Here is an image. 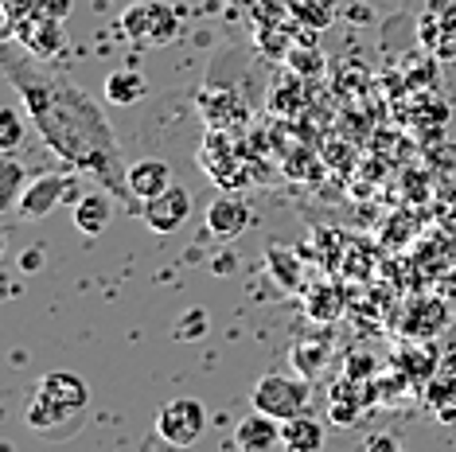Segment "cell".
I'll return each instance as SVG.
<instances>
[{
    "label": "cell",
    "instance_id": "obj_1",
    "mask_svg": "<svg viewBox=\"0 0 456 452\" xmlns=\"http://www.w3.org/2000/svg\"><path fill=\"white\" fill-rule=\"evenodd\" d=\"M4 75L16 86V94L24 98L28 117L44 137V145L75 172H90L113 199H126L129 168L94 98L70 78L55 75L47 63L32 59L28 51H20L16 39L4 44Z\"/></svg>",
    "mask_w": 456,
    "mask_h": 452
},
{
    "label": "cell",
    "instance_id": "obj_2",
    "mask_svg": "<svg viewBox=\"0 0 456 452\" xmlns=\"http://www.w3.org/2000/svg\"><path fill=\"white\" fill-rule=\"evenodd\" d=\"M86 406H90L86 383L70 371H55L39 383L36 398L28 402V429H36V433H63L67 421L82 417Z\"/></svg>",
    "mask_w": 456,
    "mask_h": 452
},
{
    "label": "cell",
    "instance_id": "obj_3",
    "mask_svg": "<svg viewBox=\"0 0 456 452\" xmlns=\"http://www.w3.org/2000/svg\"><path fill=\"white\" fill-rule=\"evenodd\" d=\"M308 398H313V386H308L305 375H262L250 390L254 409H262L277 421L308 414Z\"/></svg>",
    "mask_w": 456,
    "mask_h": 452
},
{
    "label": "cell",
    "instance_id": "obj_4",
    "mask_svg": "<svg viewBox=\"0 0 456 452\" xmlns=\"http://www.w3.org/2000/svg\"><path fill=\"white\" fill-rule=\"evenodd\" d=\"M418 39L441 63L456 59V0H425L418 20Z\"/></svg>",
    "mask_w": 456,
    "mask_h": 452
},
{
    "label": "cell",
    "instance_id": "obj_5",
    "mask_svg": "<svg viewBox=\"0 0 456 452\" xmlns=\"http://www.w3.org/2000/svg\"><path fill=\"white\" fill-rule=\"evenodd\" d=\"M207 429V409L200 398H172L157 414V433L175 448H191Z\"/></svg>",
    "mask_w": 456,
    "mask_h": 452
},
{
    "label": "cell",
    "instance_id": "obj_6",
    "mask_svg": "<svg viewBox=\"0 0 456 452\" xmlns=\"http://www.w3.org/2000/svg\"><path fill=\"white\" fill-rule=\"evenodd\" d=\"M8 39H16V44L24 47L28 55L39 59V63H51V59H59L67 51V28H63V20H47V16L24 20V24H20Z\"/></svg>",
    "mask_w": 456,
    "mask_h": 452
},
{
    "label": "cell",
    "instance_id": "obj_7",
    "mask_svg": "<svg viewBox=\"0 0 456 452\" xmlns=\"http://www.w3.org/2000/svg\"><path fill=\"white\" fill-rule=\"evenodd\" d=\"M141 219H144V226H149L152 234H175L183 222L191 219V191L180 188V183H172L168 191H160L157 199L144 203Z\"/></svg>",
    "mask_w": 456,
    "mask_h": 452
},
{
    "label": "cell",
    "instance_id": "obj_8",
    "mask_svg": "<svg viewBox=\"0 0 456 452\" xmlns=\"http://www.w3.org/2000/svg\"><path fill=\"white\" fill-rule=\"evenodd\" d=\"M63 195H75V180L63 176V172H44V176L28 180L24 195H20V214L24 219H39L51 207H59Z\"/></svg>",
    "mask_w": 456,
    "mask_h": 452
},
{
    "label": "cell",
    "instance_id": "obj_9",
    "mask_svg": "<svg viewBox=\"0 0 456 452\" xmlns=\"http://www.w3.org/2000/svg\"><path fill=\"white\" fill-rule=\"evenodd\" d=\"M281 440V421L262 414V409H254V414H246L242 421L234 425V448H246V452H269Z\"/></svg>",
    "mask_w": 456,
    "mask_h": 452
},
{
    "label": "cell",
    "instance_id": "obj_10",
    "mask_svg": "<svg viewBox=\"0 0 456 452\" xmlns=\"http://www.w3.org/2000/svg\"><path fill=\"white\" fill-rule=\"evenodd\" d=\"M172 188V168L164 160H137L129 164V195L137 199V211L149 199H157L160 191Z\"/></svg>",
    "mask_w": 456,
    "mask_h": 452
},
{
    "label": "cell",
    "instance_id": "obj_11",
    "mask_svg": "<svg viewBox=\"0 0 456 452\" xmlns=\"http://www.w3.org/2000/svg\"><path fill=\"white\" fill-rule=\"evenodd\" d=\"M246 226H250V207L242 199H234V195H223V199H215L207 207V230L215 238H238Z\"/></svg>",
    "mask_w": 456,
    "mask_h": 452
},
{
    "label": "cell",
    "instance_id": "obj_12",
    "mask_svg": "<svg viewBox=\"0 0 456 452\" xmlns=\"http://www.w3.org/2000/svg\"><path fill=\"white\" fill-rule=\"evenodd\" d=\"M113 219V195L110 191H94V195H78L75 199V226L86 238H98Z\"/></svg>",
    "mask_w": 456,
    "mask_h": 452
},
{
    "label": "cell",
    "instance_id": "obj_13",
    "mask_svg": "<svg viewBox=\"0 0 456 452\" xmlns=\"http://www.w3.org/2000/svg\"><path fill=\"white\" fill-rule=\"evenodd\" d=\"M281 445L285 452H324V425L308 414L289 417L281 421Z\"/></svg>",
    "mask_w": 456,
    "mask_h": 452
},
{
    "label": "cell",
    "instance_id": "obj_14",
    "mask_svg": "<svg viewBox=\"0 0 456 452\" xmlns=\"http://www.w3.org/2000/svg\"><path fill=\"white\" fill-rule=\"evenodd\" d=\"M102 94H106L110 106H137V101L149 94V78L141 70H113L102 82Z\"/></svg>",
    "mask_w": 456,
    "mask_h": 452
},
{
    "label": "cell",
    "instance_id": "obj_15",
    "mask_svg": "<svg viewBox=\"0 0 456 452\" xmlns=\"http://www.w3.org/2000/svg\"><path fill=\"white\" fill-rule=\"evenodd\" d=\"M406 320H418L410 327V335L425 339V335H433V332H441V327H444V320H449V308H444L441 301H413V304H406Z\"/></svg>",
    "mask_w": 456,
    "mask_h": 452
},
{
    "label": "cell",
    "instance_id": "obj_16",
    "mask_svg": "<svg viewBox=\"0 0 456 452\" xmlns=\"http://www.w3.org/2000/svg\"><path fill=\"white\" fill-rule=\"evenodd\" d=\"M180 36V16L172 4H149V47H168Z\"/></svg>",
    "mask_w": 456,
    "mask_h": 452
},
{
    "label": "cell",
    "instance_id": "obj_17",
    "mask_svg": "<svg viewBox=\"0 0 456 452\" xmlns=\"http://www.w3.org/2000/svg\"><path fill=\"white\" fill-rule=\"evenodd\" d=\"M231 4L242 8L246 16H254L257 36H265L269 28H281L285 16H289V4H285V0H231Z\"/></svg>",
    "mask_w": 456,
    "mask_h": 452
},
{
    "label": "cell",
    "instance_id": "obj_18",
    "mask_svg": "<svg viewBox=\"0 0 456 452\" xmlns=\"http://www.w3.org/2000/svg\"><path fill=\"white\" fill-rule=\"evenodd\" d=\"M24 168H20L16 160H4L0 164V207H12L20 203V195H24Z\"/></svg>",
    "mask_w": 456,
    "mask_h": 452
},
{
    "label": "cell",
    "instance_id": "obj_19",
    "mask_svg": "<svg viewBox=\"0 0 456 452\" xmlns=\"http://www.w3.org/2000/svg\"><path fill=\"white\" fill-rule=\"evenodd\" d=\"M293 363H297V371L305 378L320 375L324 371V363H328V343H297L293 347Z\"/></svg>",
    "mask_w": 456,
    "mask_h": 452
},
{
    "label": "cell",
    "instance_id": "obj_20",
    "mask_svg": "<svg viewBox=\"0 0 456 452\" xmlns=\"http://www.w3.org/2000/svg\"><path fill=\"white\" fill-rule=\"evenodd\" d=\"M121 32H126L133 44L149 47V4H133L121 12Z\"/></svg>",
    "mask_w": 456,
    "mask_h": 452
},
{
    "label": "cell",
    "instance_id": "obj_21",
    "mask_svg": "<svg viewBox=\"0 0 456 452\" xmlns=\"http://www.w3.org/2000/svg\"><path fill=\"white\" fill-rule=\"evenodd\" d=\"M20 141H24V121H20V113L12 106L0 109V149L12 152Z\"/></svg>",
    "mask_w": 456,
    "mask_h": 452
},
{
    "label": "cell",
    "instance_id": "obj_22",
    "mask_svg": "<svg viewBox=\"0 0 456 452\" xmlns=\"http://www.w3.org/2000/svg\"><path fill=\"white\" fill-rule=\"evenodd\" d=\"M36 4L39 0H0V8H4V39L12 36L24 20L36 16Z\"/></svg>",
    "mask_w": 456,
    "mask_h": 452
},
{
    "label": "cell",
    "instance_id": "obj_23",
    "mask_svg": "<svg viewBox=\"0 0 456 452\" xmlns=\"http://www.w3.org/2000/svg\"><path fill=\"white\" fill-rule=\"evenodd\" d=\"M285 63L293 67V70H300V75H308V70H320V51H316V44L300 39L297 47L285 51Z\"/></svg>",
    "mask_w": 456,
    "mask_h": 452
},
{
    "label": "cell",
    "instance_id": "obj_24",
    "mask_svg": "<svg viewBox=\"0 0 456 452\" xmlns=\"http://www.w3.org/2000/svg\"><path fill=\"white\" fill-rule=\"evenodd\" d=\"M308 312L320 316V320H336V312H339V301H336V293L328 289V285H320V289L308 296Z\"/></svg>",
    "mask_w": 456,
    "mask_h": 452
},
{
    "label": "cell",
    "instance_id": "obj_25",
    "mask_svg": "<svg viewBox=\"0 0 456 452\" xmlns=\"http://www.w3.org/2000/svg\"><path fill=\"white\" fill-rule=\"evenodd\" d=\"M203 332H207V312L203 308H191V312L180 316V332H175L180 339H200Z\"/></svg>",
    "mask_w": 456,
    "mask_h": 452
},
{
    "label": "cell",
    "instance_id": "obj_26",
    "mask_svg": "<svg viewBox=\"0 0 456 452\" xmlns=\"http://www.w3.org/2000/svg\"><path fill=\"white\" fill-rule=\"evenodd\" d=\"M70 12V0H39L36 4V16H47V20H67Z\"/></svg>",
    "mask_w": 456,
    "mask_h": 452
},
{
    "label": "cell",
    "instance_id": "obj_27",
    "mask_svg": "<svg viewBox=\"0 0 456 452\" xmlns=\"http://www.w3.org/2000/svg\"><path fill=\"white\" fill-rule=\"evenodd\" d=\"M433 160H437L444 172H452V176H456V141H444V145H437Z\"/></svg>",
    "mask_w": 456,
    "mask_h": 452
},
{
    "label": "cell",
    "instance_id": "obj_28",
    "mask_svg": "<svg viewBox=\"0 0 456 452\" xmlns=\"http://www.w3.org/2000/svg\"><path fill=\"white\" fill-rule=\"evenodd\" d=\"M362 452H406V448L398 445V437L379 433V437H370V440H367V448H362Z\"/></svg>",
    "mask_w": 456,
    "mask_h": 452
},
{
    "label": "cell",
    "instance_id": "obj_29",
    "mask_svg": "<svg viewBox=\"0 0 456 452\" xmlns=\"http://www.w3.org/2000/svg\"><path fill=\"white\" fill-rule=\"evenodd\" d=\"M234 452H246V448H234Z\"/></svg>",
    "mask_w": 456,
    "mask_h": 452
}]
</instances>
